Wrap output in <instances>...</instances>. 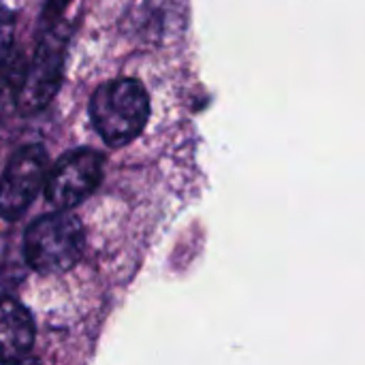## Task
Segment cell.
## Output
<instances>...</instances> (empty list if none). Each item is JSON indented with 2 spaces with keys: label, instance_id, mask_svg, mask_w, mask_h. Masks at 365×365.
Listing matches in <instances>:
<instances>
[{
  "label": "cell",
  "instance_id": "obj_8",
  "mask_svg": "<svg viewBox=\"0 0 365 365\" xmlns=\"http://www.w3.org/2000/svg\"><path fill=\"white\" fill-rule=\"evenodd\" d=\"M13 30H15V17L0 2V60L13 49Z\"/></svg>",
  "mask_w": 365,
  "mask_h": 365
},
{
  "label": "cell",
  "instance_id": "obj_5",
  "mask_svg": "<svg viewBox=\"0 0 365 365\" xmlns=\"http://www.w3.org/2000/svg\"><path fill=\"white\" fill-rule=\"evenodd\" d=\"M47 180V154L41 145L21 148L6 165L0 178V216L19 218L34 201Z\"/></svg>",
  "mask_w": 365,
  "mask_h": 365
},
{
  "label": "cell",
  "instance_id": "obj_6",
  "mask_svg": "<svg viewBox=\"0 0 365 365\" xmlns=\"http://www.w3.org/2000/svg\"><path fill=\"white\" fill-rule=\"evenodd\" d=\"M34 342V325L28 310L15 299L0 302V364H19Z\"/></svg>",
  "mask_w": 365,
  "mask_h": 365
},
{
  "label": "cell",
  "instance_id": "obj_7",
  "mask_svg": "<svg viewBox=\"0 0 365 365\" xmlns=\"http://www.w3.org/2000/svg\"><path fill=\"white\" fill-rule=\"evenodd\" d=\"M26 79V62L19 49H11L0 60V122L6 120L19 105Z\"/></svg>",
  "mask_w": 365,
  "mask_h": 365
},
{
  "label": "cell",
  "instance_id": "obj_1",
  "mask_svg": "<svg viewBox=\"0 0 365 365\" xmlns=\"http://www.w3.org/2000/svg\"><path fill=\"white\" fill-rule=\"evenodd\" d=\"M90 115L107 145L124 148L143 133L150 118V96L137 79H113L94 92Z\"/></svg>",
  "mask_w": 365,
  "mask_h": 365
},
{
  "label": "cell",
  "instance_id": "obj_10",
  "mask_svg": "<svg viewBox=\"0 0 365 365\" xmlns=\"http://www.w3.org/2000/svg\"><path fill=\"white\" fill-rule=\"evenodd\" d=\"M15 365H38L36 361H30V359H24V361H19V364Z\"/></svg>",
  "mask_w": 365,
  "mask_h": 365
},
{
  "label": "cell",
  "instance_id": "obj_9",
  "mask_svg": "<svg viewBox=\"0 0 365 365\" xmlns=\"http://www.w3.org/2000/svg\"><path fill=\"white\" fill-rule=\"evenodd\" d=\"M68 2H71V0H47L45 13H43V15H45V19L53 24V21L62 15V11L66 9V4H68Z\"/></svg>",
  "mask_w": 365,
  "mask_h": 365
},
{
  "label": "cell",
  "instance_id": "obj_4",
  "mask_svg": "<svg viewBox=\"0 0 365 365\" xmlns=\"http://www.w3.org/2000/svg\"><path fill=\"white\" fill-rule=\"evenodd\" d=\"M103 178V156L94 150H75L64 154L49 171L45 192L58 210H71L90 197Z\"/></svg>",
  "mask_w": 365,
  "mask_h": 365
},
{
  "label": "cell",
  "instance_id": "obj_2",
  "mask_svg": "<svg viewBox=\"0 0 365 365\" xmlns=\"http://www.w3.org/2000/svg\"><path fill=\"white\" fill-rule=\"evenodd\" d=\"M26 261L41 274L71 269L83 252V229L71 214L58 212L34 220L26 231Z\"/></svg>",
  "mask_w": 365,
  "mask_h": 365
},
{
  "label": "cell",
  "instance_id": "obj_3",
  "mask_svg": "<svg viewBox=\"0 0 365 365\" xmlns=\"http://www.w3.org/2000/svg\"><path fill=\"white\" fill-rule=\"evenodd\" d=\"M64 53H66L64 26L51 24V28L43 34L32 56V62L26 66V79L17 105L21 113H36L56 96L64 73Z\"/></svg>",
  "mask_w": 365,
  "mask_h": 365
}]
</instances>
